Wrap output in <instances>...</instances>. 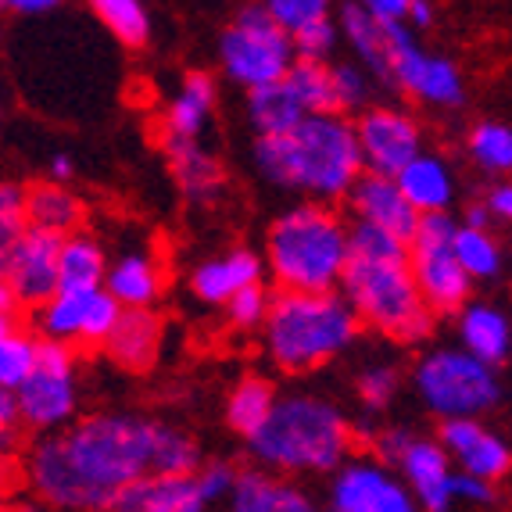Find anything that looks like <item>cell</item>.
Here are the masks:
<instances>
[{
	"mask_svg": "<svg viewBox=\"0 0 512 512\" xmlns=\"http://www.w3.org/2000/svg\"><path fill=\"white\" fill-rule=\"evenodd\" d=\"M158 419L133 412H94L26 452V480L51 509L108 512L111 502L151 473Z\"/></svg>",
	"mask_w": 512,
	"mask_h": 512,
	"instance_id": "1",
	"label": "cell"
},
{
	"mask_svg": "<svg viewBox=\"0 0 512 512\" xmlns=\"http://www.w3.org/2000/svg\"><path fill=\"white\" fill-rule=\"evenodd\" d=\"M255 165L276 187L301 190L312 205H333L362 176L355 122L344 115H308L294 133L255 144Z\"/></svg>",
	"mask_w": 512,
	"mask_h": 512,
	"instance_id": "2",
	"label": "cell"
},
{
	"mask_svg": "<svg viewBox=\"0 0 512 512\" xmlns=\"http://www.w3.org/2000/svg\"><path fill=\"white\" fill-rule=\"evenodd\" d=\"M348 416L319 394L294 391L276 398L273 416L248 441L251 455L265 473L305 477V473H337L351 459Z\"/></svg>",
	"mask_w": 512,
	"mask_h": 512,
	"instance_id": "3",
	"label": "cell"
},
{
	"mask_svg": "<svg viewBox=\"0 0 512 512\" xmlns=\"http://www.w3.org/2000/svg\"><path fill=\"white\" fill-rule=\"evenodd\" d=\"M348 222L330 205H294L269 226L265 273L280 294H330L351 262Z\"/></svg>",
	"mask_w": 512,
	"mask_h": 512,
	"instance_id": "4",
	"label": "cell"
},
{
	"mask_svg": "<svg viewBox=\"0 0 512 512\" xmlns=\"http://www.w3.org/2000/svg\"><path fill=\"white\" fill-rule=\"evenodd\" d=\"M359 319L337 291L273 294L262 323L265 355L283 373H312L355 344Z\"/></svg>",
	"mask_w": 512,
	"mask_h": 512,
	"instance_id": "5",
	"label": "cell"
},
{
	"mask_svg": "<svg viewBox=\"0 0 512 512\" xmlns=\"http://www.w3.org/2000/svg\"><path fill=\"white\" fill-rule=\"evenodd\" d=\"M341 298L351 305L359 326H373L402 344L427 341L437 326V316L409 273V258H351Z\"/></svg>",
	"mask_w": 512,
	"mask_h": 512,
	"instance_id": "6",
	"label": "cell"
},
{
	"mask_svg": "<svg viewBox=\"0 0 512 512\" xmlns=\"http://www.w3.org/2000/svg\"><path fill=\"white\" fill-rule=\"evenodd\" d=\"M416 394L441 423L480 419L498 405V373L462 348H434L416 362Z\"/></svg>",
	"mask_w": 512,
	"mask_h": 512,
	"instance_id": "7",
	"label": "cell"
},
{
	"mask_svg": "<svg viewBox=\"0 0 512 512\" xmlns=\"http://www.w3.org/2000/svg\"><path fill=\"white\" fill-rule=\"evenodd\" d=\"M222 72L244 90H262V86L283 83L294 69V43L291 36L276 26L265 4L244 8L219 36Z\"/></svg>",
	"mask_w": 512,
	"mask_h": 512,
	"instance_id": "8",
	"label": "cell"
},
{
	"mask_svg": "<svg viewBox=\"0 0 512 512\" xmlns=\"http://www.w3.org/2000/svg\"><path fill=\"white\" fill-rule=\"evenodd\" d=\"M455 230L459 222L448 212L419 215L416 233L409 237V273L434 316H459L470 305L473 280L455 258Z\"/></svg>",
	"mask_w": 512,
	"mask_h": 512,
	"instance_id": "9",
	"label": "cell"
},
{
	"mask_svg": "<svg viewBox=\"0 0 512 512\" xmlns=\"http://www.w3.org/2000/svg\"><path fill=\"white\" fill-rule=\"evenodd\" d=\"M22 430L40 437H51L58 430L72 427L79 412V376H76V351L61 344H43L36 355L33 373L15 391Z\"/></svg>",
	"mask_w": 512,
	"mask_h": 512,
	"instance_id": "10",
	"label": "cell"
},
{
	"mask_svg": "<svg viewBox=\"0 0 512 512\" xmlns=\"http://www.w3.org/2000/svg\"><path fill=\"white\" fill-rule=\"evenodd\" d=\"M122 308L108 291H58L43 308L33 312V333L43 344L61 348H104Z\"/></svg>",
	"mask_w": 512,
	"mask_h": 512,
	"instance_id": "11",
	"label": "cell"
},
{
	"mask_svg": "<svg viewBox=\"0 0 512 512\" xmlns=\"http://www.w3.org/2000/svg\"><path fill=\"white\" fill-rule=\"evenodd\" d=\"M387 36V65H391V86H402L416 101L434 108H455L462 104V76L452 61L441 54L423 51L409 26H380Z\"/></svg>",
	"mask_w": 512,
	"mask_h": 512,
	"instance_id": "12",
	"label": "cell"
},
{
	"mask_svg": "<svg viewBox=\"0 0 512 512\" xmlns=\"http://www.w3.org/2000/svg\"><path fill=\"white\" fill-rule=\"evenodd\" d=\"M326 512H419V505L391 466L359 455L333 473Z\"/></svg>",
	"mask_w": 512,
	"mask_h": 512,
	"instance_id": "13",
	"label": "cell"
},
{
	"mask_svg": "<svg viewBox=\"0 0 512 512\" xmlns=\"http://www.w3.org/2000/svg\"><path fill=\"white\" fill-rule=\"evenodd\" d=\"M362 172L394 180L412 158L423 154L419 122L402 108H366L355 122Z\"/></svg>",
	"mask_w": 512,
	"mask_h": 512,
	"instance_id": "14",
	"label": "cell"
},
{
	"mask_svg": "<svg viewBox=\"0 0 512 512\" xmlns=\"http://www.w3.org/2000/svg\"><path fill=\"white\" fill-rule=\"evenodd\" d=\"M58 251L61 237L26 230L4 258L0 269V291L18 312H36L58 294Z\"/></svg>",
	"mask_w": 512,
	"mask_h": 512,
	"instance_id": "15",
	"label": "cell"
},
{
	"mask_svg": "<svg viewBox=\"0 0 512 512\" xmlns=\"http://www.w3.org/2000/svg\"><path fill=\"white\" fill-rule=\"evenodd\" d=\"M437 444L452 459L455 473L487 480V484L502 480L512 466L509 444L495 430H487L480 419H448V423H441Z\"/></svg>",
	"mask_w": 512,
	"mask_h": 512,
	"instance_id": "16",
	"label": "cell"
},
{
	"mask_svg": "<svg viewBox=\"0 0 512 512\" xmlns=\"http://www.w3.org/2000/svg\"><path fill=\"white\" fill-rule=\"evenodd\" d=\"M394 473L405 480L419 512H448L455 505L452 498L455 466L434 437H409L405 452L394 462Z\"/></svg>",
	"mask_w": 512,
	"mask_h": 512,
	"instance_id": "17",
	"label": "cell"
},
{
	"mask_svg": "<svg viewBox=\"0 0 512 512\" xmlns=\"http://www.w3.org/2000/svg\"><path fill=\"white\" fill-rule=\"evenodd\" d=\"M348 205H351V212H355V222L376 226V230L391 233V237L405 240V244H409V237L419 226L416 208L405 201L398 183L387 180V176H369V172H362L359 183H355L348 194Z\"/></svg>",
	"mask_w": 512,
	"mask_h": 512,
	"instance_id": "18",
	"label": "cell"
},
{
	"mask_svg": "<svg viewBox=\"0 0 512 512\" xmlns=\"http://www.w3.org/2000/svg\"><path fill=\"white\" fill-rule=\"evenodd\" d=\"M265 265L255 251L248 248H233L219 258H208L190 273V291L197 301L205 305H226L233 294L248 291L255 283H262Z\"/></svg>",
	"mask_w": 512,
	"mask_h": 512,
	"instance_id": "19",
	"label": "cell"
},
{
	"mask_svg": "<svg viewBox=\"0 0 512 512\" xmlns=\"http://www.w3.org/2000/svg\"><path fill=\"white\" fill-rule=\"evenodd\" d=\"M162 337H165V326L154 308H129V312L119 316L108 341H104V351L126 373H147L158 362Z\"/></svg>",
	"mask_w": 512,
	"mask_h": 512,
	"instance_id": "20",
	"label": "cell"
},
{
	"mask_svg": "<svg viewBox=\"0 0 512 512\" xmlns=\"http://www.w3.org/2000/svg\"><path fill=\"white\" fill-rule=\"evenodd\" d=\"M455 337L466 355H473L484 366H502L512 355V323L502 308L487 305V301H470L459 312L455 323Z\"/></svg>",
	"mask_w": 512,
	"mask_h": 512,
	"instance_id": "21",
	"label": "cell"
},
{
	"mask_svg": "<svg viewBox=\"0 0 512 512\" xmlns=\"http://www.w3.org/2000/svg\"><path fill=\"white\" fill-rule=\"evenodd\" d=\"M165 154H169V169L187 194V201L208 208L226 194V172H222L219 158L197 140H172L165 137Z\"/></svg>",
	"mask_w": 512,
	"mask_h": 512,
	"instance_id": "22",
	"label": "cell"
},
{
	"mask_svg": "<svg viewBox=\"0 0 512 512\" xmlns=\"http://www.w3.org/2000/svg\"><path fill=\"white\" fill-rule=\"evenodd\" d=\"M226 512H323L305 487L276 473H240Z\"/></svg>",
	"mask_w": 512,
	"mask_h": 512,
	"instance_id": "23",
	"label": "cell"
},
{
	"mask_svg": "<svg viewBox=\"0 0 512 512\" xmlns=\"http://www.w3.org/2000/svg\"><path fill=\"white\" fill-rule=\"evenodd\" d=\"M162 287V265L144 248H129L126 255H119L108 265V276H104V291L119 301L122 312H129V308H151L158 301V294H162Z\"/></svg>",
	"mask_w": 512,
	"mask_h": 512,
	"instance_id": "24",
	"label": "cell"
},
{
	"mask_svg": "<svg viewBox=\"0 0 512 512\" xmlns=\"http://www.w3.org/2000/svg\"><path fill=\"white\" fill-rule=\"evenodd\" d=\"M402 197L416 208V215H444L455 201V176L452 165L437 154H419L394 176Z\"/></svg>",
	"mask_w": 512,
	"mask_h": 512,
	"instance_id": "25",
	"label": "cell"
},
{
	"mask_svg": "<svg viewBox=\"0 0 512 512\" xmlns=\"http://www.w3.org/2000/svg\"><path fill=\"white\" fill-rule=\"evenodd\" d=\"M108 512H208L197 495L194 477H158L147 473L144 480L129 484Z\"/></svg>",
	"mask_w": 512,
	"mask_h": 512,
	"instance_id": "26",
	"label": "cell"
},
{
	"mask_svg": "<svg viewBox=\"0 0 512 512\" xmlns=\"http://www.w3.org/2000/svg\"><path fill=\"white\" fill-rule=\"evenodd\" d=\"M215 79L208 72H190L180 83V90L172 94L169 108H165V137L172 140H197L205 133L208 119L215 108Z\"/></svg>",
	"mask_w": 512,
	"mask_h": 512,
	"instance_id": "27",
	"label": "cell"
},
{
	"mask_svg": "<svg viewBox=\"0 0 512 512\" xmlns=\"http://www.w3.org/2000/svg\"><path fill=\"white\" fill-rule=\"evenodd\" d=\"M83 222V201L61 183H36L26 190V230L51 233V237H69Z\"/></svg>",
	"mask_w": 512,
	"mask_h": 512,
	"instance_id": "28",
	"label": "cell"
},
{
	"mask_svg": "<svg viewBox=\"0 0 512 512\" xmlns=\"http://www.w3.org/2000/svg\"><path fill=\"white\" fill-rule=\"evenodd\" d=\"M108 276L104 244L94 233L76 230L61 240L58 251V291H101Z\"/></svg>",
	"mask_w": 512,
	"mask_h": 512,
	"instance_id": "29",
	"label": "cell"
},
{
	"mask_svg": "<svg viewBox=\"0 0 512 512\" xmlns=\"http://www.w3.org/2000/svg\"><path fill=\"white\" fill-rule=\"evenodd\" d=\"M337 33L348 40V47L359 54V65L376 76L380 83H391V65H387V36L376 26L366 4H341L337 8Z\"/></svg>",
	"mask_w": 512,
	"mask_h": 512,
	"instance_id": "30",
	"label": "cell"
},
{
	"mask_svg": "<svg viewBox=\"0 0 512 512\" xmlns=\"http://www.w3.org/2000/svg\"><path fill=\"white\" fill-rule=\"evenodd\" d=\"M248 115H251V126L258 129V140L287 137V133H294V129L308 119V111L301 108V101L291 94V86L287 83H273V86H262V90H251Z\"/></svg>",
	"mask_w": 512,
	"mask_h": 512,
	"instance_id": "31",
	"label": "cell"
},
{
	"mask_svg": "<svg viewBox=\"0 0 512 512\" xmlns=\"http://www.w3.org/2000/svg\"><path fill=\"white\" fill-rule=\"evenodd\" d=\"M276 387L265 380V376H244L237 387L226 398V423L237 430L244 441L258 434L265 427V419L273 416L276 409Z\"/></svg>",
	"mask_w": 512,
	"mask_h": 512,
	"instance_id": "32",
	"label": "cell"
},
{
	"mask_svg": "<svg viewBox=\"0 0 512 512\" xmlns=\"http://www.w3.org/2000/svg\"><path fill=\"white\" fill-rule=\"evenodd\" d=\"M197 470H201V448H197L194 437L183 434L180 427L158 423L151 473H158V477H194Z\"/></svg>",
	"mask_w": 512,
	"mask_h": 512,
	"instance_id": "33",
	"label": "cell"
},
{
	"mask_svg": "<svg viewBox=\"0 0 512 512\" xmlns=\"http://www.w3.org/2000/svg\"><path fill=\"white\" fill-rule=\"evenodd\" d=\"M94 15L122 47L140 51L151 40V15L140 0H97Z\"/></svg>",
	"mask_w": 512,
	"mask_h": 512,
	"instance_id": "34",
	"label": "cell"
},
{
	"mask_svg": "<svg viewBox=\"0 0 512 512\" xmlns=\"http://www.w3.org/2000/svg\"><path fill=\"white\" fill-rule=\"evenodd\" d=\"M36 355H40V337L33 330H8L0 337V391L15 394L26 384V376L33 373Z\"/></svg>",
	"mask_w": 512,
	"mask_h": 512,
	"instance_id": "35",
	"label": "cell"
},
{
	"mask_svg": "<svg viewBox=\"0 0 512 512\" xmlns=\"http://www.w3.org/2000/svg\"><path fill=\"white\" fill-rule=\"evenodd\" d=\"M455 258H459L462 273L470 280H491L502 269V248L487 230H470L459 226L455 230Z\"/></svg>",
	"mask_w": 512,
	"mask_h": 512,
	"instance_id": "36",
	"label": "cell"
},
{
	"mask_svg": "<svg viewBox=\"0 0 512 512\" xmlns=\"http://www.w3.org/2000/svg\"><path fill=\"white\" fill-rule=\"evenodd\" d=\"M283 83L291 86V94L301 101L308 115H337L333 111V83L330 65H312V61H294Z\"/></svg>",
	"mask_w": 512,
	"mask_h": 512,
	"instance_id": "37",
	"label": "cell"
},
{
	"mask_svg": "<svg viewBox=\"0 0 512 512\" xmlns=\"http://www.w3.org/2000/svg\"><path fill=\"white\" fill-rule=\"evenodd\" d=\"M466 147L484 172H512V126L505 122H477Z\"/></svg>",
	"mask_w": 512,
	"mask_h": 512,
	"instance_id": "38",
	"label": "cell"
},
{
	"mask_svg": "<svg viewBox=\"0 0 512 512\" xmlns=\"http://www.w3.org/2000/svg\"><path fill=\"white\" fill-rule=\"evenodd\" d=\"M330 83H333V111L348 119V111L366 108L369 97H373V79L362 65H351V61H341V65H330Z\"/></svg>",
	"mask_w": 512,
	"mask_h": 512,
	"instance_id": "39",
	"label": "cell"
},
{
	"mask_svg": "<svg viewBox=\"0 0 512 512\" xmlns=\"http://www.w3.org/2000/svg\"><path fill=\"white\" fill-rule=\"evenodd\" d=\"M265 11L287 36H298L301 29L316 26L323 18H333V8L326 0H269Z\"/></svg>",
	"mask_w": 512,
	"mask_h": 512,
	"instance_id": "40",
	"label": "cell"
},
{
	"mask_svg": "<svg viewBox=\"0 0 512 512\" xmlns=\"http://www.w3.org/2000/svg\"><path fill=\"white\" fill-rule=\"evenodd\" d=\"M22 233H26V190L15 183H0V269Z\"/></svg>",
	"mask_w": 512,
	"mask_h": 512,
	"instance_id": "41",
	"label": "cell"
},
{
	"mask_svg": "<svg viewBox=\"0 0 512 512\" xmlns=\"http://www.w3.org/2000/svg\"><path fill=\"white\" fill-rule=\"evenodd\" d=\"M398 384H402V376L391 362H373L359 373V398L366 409H387L394 402V394H398Z\"/></svg>",
	"mask_w": 512,
	"mask_h": 512,
	"instance_id": "42",
	"label": "cell"
},
{
	"mask_svg": "<svg viewBox=\"0 0 512 512\" xmlns=\"http://www.w3.org/2000/svg\"><path fill=\"white\" fill-rule=\"evenodd\" d=\"M337 40H341L337 22H333V18H323V22H316V26H308V29H301L298 36H291L294 58L312 61V65H326V61L333 58V51H337Z\"/></svg>",
	"mask_w": 512,
	"mask_h": 512,
	"instance_id": "43",
	"label": "cell"
},
{
	"mask_svg": "<svg viewBox=\"0 0 512 512\" xmlns=\"http://www.w3.org/2000/svg\"><path fill=\"white\" fill-rule=\"evenodd\" d=\"M269 305H273L269 287L255 283V287L233 294V298L226 301V316H230V323L237 326V330H258V326L265 323V316H269Z\"/></svg>",
	"mask_w": 512,
	"mask_h": 512,
	"instance_id": "44",
	"label": "cell"
},
{
	"mask_svg": "<svg viewBox=\"0 0 512 512\" xmlns=\"http://www.w3.org/2000/svg\"><path fill=\"white\" fill-rule=\"evenodd\" d=\"M237 480H240V473L233 470L230 462H208V466H201V470L194 473L197 495H201V502H205V505L230 502Z\"/></svg>",
	"mask_w": 512,
	"mask_h": 512,
	"instance_id": "45",
	"label": "cell"
},
{
	"mask_svg": "<svg viewBox=\"0 0 512 512\" xmlns=\"http://www.w3.org/2000/svg\"><path fill=\"white\" fill-rule=\"evenodd\" d=\"M22 434H26V430H22V416H18L15 394L0 391V452L15 455Z\"/></svg>",
	"mask_w": 512,
	"mask_h": 512,
	"instance_id": "46",
	"label": "cell"
},
{
	"mask_svg": "<svg viewBox=\"0 0 512 512\" xmlns=\"http://www.w3.org/2000/svg\"><path fill=\"white\" fill-rule=\"evenodd\" d=\"M452 498L455 502H470V505H491L495 502V484L477 477H466V473H455L452 477Z\"/></svg>",
	"mask_w": 512,
	"mask_h": 512,
	"instance_id": "47",
	"label": "cell"
},
{
	"mask_svg": "<svg viewBox=\"0 0 512 512\" xmlns=\"http://www.w3.org/2000/svg\"><path fill=\"white\" fill-rule=\"evenodd\" d=\"M366 11L376 26H405L409 18V0H369Z\"/></svg>",
	"mask_w": 512,
	"mask_h": 512,
	"instance_id": "48",
	"label": "cell"
},
{
	"mask_svg": "<svg viewBox=\"0 0 512 512\" xmlns=\"http://www.w3.org/2000/svg\"><path fill=\"white\" fill-rule=\"evenodd\" d=\"M484 205H487V212H491V215L512 222V183H498V187L487 194Z\"/></svg>",
	"mask_w": 512,
	"mask_h": 512,
	"instance_id": "49",
	"label": "cell"
},
{
	"mask_svg": "<svg viewBox=\"0 0 512 512\" xmlns=\"http://www.w3.org/2000/svg\"><path fill=\"white\" fill-rule=\"evenodd\" d=\"M4 8L15 11V15H22V18H40V15H54L58 4H54V0H11V4H4Z\"/></svg>",
	"mask_w": 512,
	"mask_h": 512,
	"instance_id": "50",
	"label": "cell"
},
{
	"mask_svg": "<svg viewBox=\"0 0 512 512\" xmlns=\"http://www.w3.org/2000/svg\"><path fill=\"white\" fill-rule=\"evenodd\" d=\"M430 22H434V4H427V0H409V18H405V26L427 29Z\"/></svg>",
	"mask_w": 512,
	"mask_h": 512,
	"instance_id": "51",
	"label": "cell"
},
{
	"mask_svg": "<svg viewBox=\"0 0 512 512\" xmlns=\"http://www.w3.org/2000/svg\"><path fill=\"white\" fill-rule=\"evenodd\" d=\"M72 176H76V165H72L69 154H54V158H51V183H61V187H69Z\"/></svg>",
	"mask_w": 512,
	"mask_h": 512,
	"instance_id": "52",
	"label": "cell"
},
{
	"mask_svg": "<svg viewBox=\"0 0 512 512\" xmlns=\"http://www.w3.org/2000/svg\"><path fill=\"white\" fill-rule=\"evenodd\" d=\"M487 219H491V212H487L484 201H477V205L466 208V215H462V226H470V230H487Z\"/></svg>",
	"mask_w": 512,
	"mask_h": 512,
	"instance_id": "53",
	"label": "cell"
},
{
	"mask_svg": "<svg viewBox=\"0 0 512 512\" xmlns=\"http://www.w3.org/2000/svg\"><path fill=\"white\" fill-rule=\"evenodd\" d=\"M18 316H22V312H18V308L11 305L8 294L0 291V337H4L8 330H15V326H18Z\"/></svg>",
	"mask_w": 512,
	"mask_h": 512,
	"instance_id": "54",
	"label": "cell"
},
{
	"mask_svg": "<svg viewBox=\"0 0 512 512\" xmlns=\"http://www.w3.org/2000/svg\"><path fill=\"white\" fill-rule=\"evenodd\" d=\"M15 459H11L8 452H0V502H4V495L11 491V484H15Z\"/></svg>",
	"mask_w": 512,
	"mask_h": 512,
	"instance_id": "55",
	"label": "cell"
},
{
	"mask_svg": "<svg viewBox=\"0 0 512 512\" xmlns=\"http://www.w3.org/2000/svg\"><path fill=\"white\" fill-rule=\"evenodd\" d=\"M0 512H11V505H8V502H0Z\"/></svg>",
	"mask_w": 512,
	"mask_h": 512,
	"instance_id": "56",
	"label": "cell"
},
{
	"mask_svg": "<svg viewBox=\"0 0 512 512\" xmlns=\"http://www.w3.org/2000/svg\"><path fill=\"white\" fill-rule=\"evenodd\" d=\"M0 8H4V4H0Z\"/></svg>",
	"mask_w": 512,
	"mask_h": 512,
	"instance_id": "57",
	"label": "cell"
}]
</instances>
